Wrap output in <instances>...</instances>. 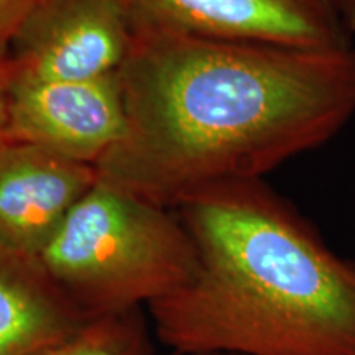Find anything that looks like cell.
<instances>
[{"instance_id": "cell-10", "label": "cell", "mask_w": 355, "mask_h": 355, "mask_svg": "<svg viewBox=\"0 0 355 355\" xmlns=\"http://www.w3.org/2000/svg\"><path fill=\"white\" fill-rule=\"evenodd\" d=\"M37 0H0V44L10 46Z\"/></svg>"}, {"instance_id": "cell-5", "label": "cell", "mask_w": 355, "mask_h": 355, "mask_svg": "<svg viewBox=\"0 0 355 355\" xmlns=\"http://www.w3.org/2000/svg\"><path fill=\"white\" fill-rule=\"evenodd\" d=\"M133 42L122 0H37L10 43L13 78L79 81L117 74Z\"/></svg>"}, {"instance_id": "cell-11", "label": "cell", "mask_w": 355, "mask_h": 355, "mask_svg": "<svg viewBox=\"0 0 355 355\" xmlns=\"http://www.w3.org/2000/svg\"><path fill=\"white\" fill-rule=\"evenodd\" d=\"M12 78L13 71L10 61V48H8V44H0V144L7 140Z\"/></svg>"}, {"instance_id": "cell-6", "label": "cell", "mask_w": 355, "mask_h": 355, "mask_svg": "<svg viewBox=\"0 0 355 355\" xmlns=\"http://www.w3.org/2000/svg\"><path fill=\"white\" fill-rule=\"evenodd\" d=\"M125 121L119 73L79 81L12 78L7 140L96 168L122 140Z\"/></svg>"}, {"instance_id": "cell-2", "label": "cell", "mask_w": 355, "mask_h": 355, "mask_svg": "<svg viewBox=\"0 0 355 355\" xmlns=\"http://www.w3.org/2000/svg\"><path fill=\"white\" fill-rule=\"evenodd\" d=\"M176 214L198 270L146 308L158 344L173 355H355V261L263 181L212 186Z\"/></svg>"}, {"instance_id": "cell-4", "label": "cell", "mask_w": 355, "mask_h": 355, "mask_svg": "<svg viewBox=\"0 0 355 355\" xmlns=\"http://www.w3.org/2000/svg\"><path fill=\"white\" fill-rule=\"evenodd\" d=\"M133 32L290 48L352 43L332 0H122Z\"/></svg>"}, {"instance_id": "cell-8", "label": "cell", "mask_w": 355, "mask_h": 355, "mask_svg": "<svg viewBox=\"0 0 355 355\" xmlns=\"http://www.w3.org/2000/svg\"><path fill=\"white\" fill-rule=\"evenodd\" d=\"M84 322L37 261L0 250V355H37Z\"/></svg>"}, {"instance_id": "cell-12", "label": "cell", "mask_w": 355, "mask_h": 355, "mask_svg": "<svg viewBox=\"0 0 355 355\" xmlns=\"http://www.w3.org/2000/svg\"><path fill=\"white\" fill-rule=\"evenodd\" d=\"M350 35H355V0H332Z\"/></svg>"}, {"instance_id": "cell-3", "label": "cell", "mask_w": 355, "mask_h": 355, "mask_svg": "<svg viewBox=\"0 0 355 355\" xmlns=\"http://www.w3.org/2000/svg\"><path fill=\"white\" fill-rule=\"evenodd\" d=\"M87 321L148 308L188 285L198 252L176 211L99 180L38 259Z\"/></svg>"}, {"instance_id": "cell-9", "label": "cell", "mask_w": 355, "mask_h": 355, "mask_svg": "<svg viewBox=\"0 0 355 355\" xmlns=\"http://www.w3.org/2000/svg\"><path fill=\"white\" fill-rule=\"evenodd\" d=\"M145 309L84 322L37 355H159Z\"/></svg>"}, {"instance_id": "cell-7", "label": "cell", "mask_w": 355, "mask_h": 355, "mask_svg": "<svg viewBox=\"0 0 355 355\" xmlns=\"http://www.w3.org/2000/svg\"><path fill=\"white\" fill-rule=\"evenodd\" d=\"M97 181L94 166L21 141L0 144V250L37 261Z\"/></svg>"}, {"instance_id": "cell-1", "label": "cell", "mask_w": 355, "mask_h": 355, "mask_svg": "<svg viewBox=\"0 0 355 355\" xmlns=\"http://www.w3.org/2000/svg\"><path fill=\"white\" fill-rule=\"evenodd\" d=\"M122 140L99 180L176 211L212 186L261 180L355 115V46L290 48L133 32L119 69Z\"/></svg>"}, {"instance_id": "cell-13", "label": "cell", "mask_w": 355, "mask_h": 355, "mask_svg": "<svg viewBox=\"0 0 355 355\" xmlns=\"http://www.w3.org/2000/svg\"><path fill=\"white\" fill-rule=\"evenodd\" d=\"M191 355H243V354H235V352H199V354H191Z\"/></svg>"}]
</instances>
